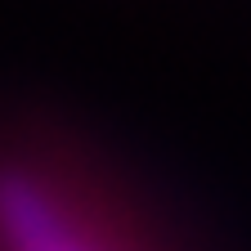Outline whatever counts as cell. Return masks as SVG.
I'll return each mask as SVG.
<instances>
[{"label": "cell", "mask_w": 251, "mask_h": 251, "mask_svg": "<svg viewBox=\"0 0 251 251\" xmlns=\"http://www.w3.org/2000/svg\"><path fill=\"white\" fill-rule=\"evenodd\" d=\"M0 251H130L99 215L31 171H0Z\"/></svg>", "instance_id": "obj_1"}]
</instances>
